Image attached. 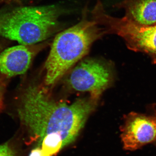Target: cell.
<instances>
[{
	"label": "cell",
	"mask_w": 156,
	"mask_h": 156,
	"mask_svg": "<svg viewBox=\"0 0 156 156\" xmlns=\"http://www.w3.org/2000/svg\"><path fill=\"white\" fill-rule=\"evenodd\" d=\"M126 11L125 17L141 25L156 24V0H125L116 5Z\"/></svg>",
	"instance_id": "ba28073f"
},
{
	"label": "cell",
	"mask_w": 156,
	"mask_h": 156,
	"mask_svg": "<svg viewBox=\"0 0 156 156\" xmlns=\"http://www.w3.org/2000/svg\"><path fill=\"white\" fill-rule=\"evenodd\" d=\"M92 19L103 27L106 33L122 38L129 49L156 57V24L140 25L126 17L116 18L107 14L103 4L98 1L92 9Z\"/></svg>",
	"instance_id": "277c9868"
},
{
	"label": "cell",
	"mask_w": 156,
	"mask_h": 156,
	"mask_svg": "<svg viewBox=\"0 0 156 156\" xmlns=\"http://www.w3.org/2000/svg\"><path fill=\"white\" fill-rule=\"evenodd\" d=\"M111 70L106 63L97 59H84L74 68L66 79L68 86L76 91L87 92L98 101L111 84Z\"/></svg>",
	"instance_id": "5b68a950"
},
{
	"label": "cell",
	"mask_w": 156,
	"mask_h": 156,
	"mask_svg": "<svg viewBox=\"0 0 156 156\" xmlns=\"http://www.w3.org/2000/svg\"><path fill=\"white\" fill-rule=\"evenodd\" d=\"M124 148L133 151L156 140V115L147 116L132 113L121 128Z\"/></svg>",
	"instance_id": "8992f818"
},
{
	"label": "cell",
	"mask_w": 156,
	"mask_h": 156,
	"mask_svg": "<svg viewBox=\"0 0 156 156\" xmlns=\"http://www.w3.org/2000/svg\"><path fill=\"white\" fill-rule=\"evenodd\" d=\"M46 46L20 44L0 52V74L8 78L25 73L35 56Z\"/></svg>",
	"instance_id": "52a82bcc"
},
{
	"label": "cell",
	"mask_w": 156,
	"mask_h": 156,
	"mask_svg": "<svg viewBox=\"0 0 156 156\" xmlns=\"http://www.w3.org/2000/svg\"><path fill=\"white\" fill-rule=\"evenodd\" d=\"M0 156H15L14 151L9 144L6 143L0 145Z\"/></svg>",
	"instance_id": "8fae6325"
},
{
	"label": "cell",
	"mask_w": 156,
	"mask_h": 156,
	"mask_svg": "<svg viewBox=\"0 0 156 156\" xmlns=\"http://www.w3.org/2000/svg\"><path fill=\"white\" fill-rule=\"evenodd\" d=\"M8 78L2 76L0 77V112L4 108V101L6 88L8 84Z\"/></svg>",
	"instance_id": "30bf717a"
},
{
	"label": "cell",
	"mask_w": 156,
	"mask_h": 156,
	"mask_svg": "<svg viewBox=\"0 0 156 156\" xmlns=\"http://www.w3.org/2000/svg\"><path fill=\"white\" fill-rule=\"evenodd\" d=\"M38 147L50 156L56 154L63 147V140L61 136L53 133L45 136L39 144Z\"/></svg>",
	"instance_id": "9c48e42d"
},
{
	"label": "cell",
	"mask_w": 156,
	"mask_h": 156,
	"mask_svg": "<svg viewBox=\"0 0 156 156\" xmlns=\"http://www.w3.org/2000/svg\"><path fill=\"white\" fill-rule=\"evenodd\" d=\"M20 4L21 3V0H0V4Z\"/></svg>",
	"instance_id": "4fadbf2b"
},
{
	"label": "cell",
	"mask_w": 156,
	"mask_h": 156,
	"mask_svg": "<svg viewBox=\"0 0 156 156\" xmlns=\"http://www.w3.org/2000/svg\"><path fill=\"white\" fill-rule=\"evenodd\" d=\"M87 14V10H84L80 22L58 33L53 40L42 83L48 88L87 55L94 42L107 34L103 27L88 19Z\"/></svg>",
	"instance_id": "7a4b0ae2"
},
{
	"label": "cell",
	"mask_w": 156,
	"mask_h": 156,
	"mask_svg": "<svg viewBox=\"0 0 156 156\" xmlns=\"http://www.w3.org/2000/svg\"><path fill=\"white\" fill-rule=\"evenodd\" d=\"M58 6L18 7L0 11V37L34 45L46 41L62 28Z\"/></svg>",
	"instance_id": "3957f363"
},
{
	"label": "cell",
	"mask_w": 156,
	"mask_h": 156,
	"mask_svg": "<svg viewBox=\"0 0 156 156\" xmlns=\"http://www.w3.org/2000/svg\"><path fill=\"white\" fill-rule=\"evenodd\" d=\"M29 156H52L44 152L40 147H37L32 150Z\"/></svg>",
	"instance_id": "7c38bea8"
},
{
	"label": "cell",
	"mask_w": 156,
	"mask_h": 156,
	"mask_svg": "<svg viewBox=\"0 0 156 156\" xmlns=\"http://www.w3.org/2000/svg\"><path fill=\"white\" fill-rule=\"evenodd\" d=\"M17 101L20 119L39 144L55 133L61 136L64 147L75 141L98 102L89 96L69 105L56 100L49 88L37 82L26 85Z\"/></svg>",
	"instance_id": "6da1fadb"
}]
</instances>
